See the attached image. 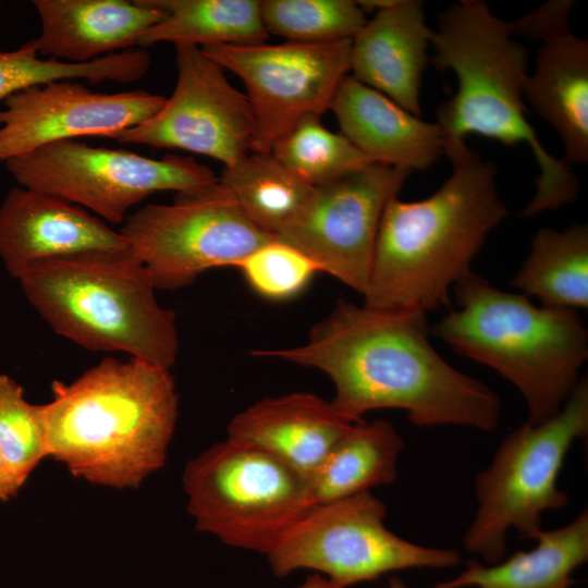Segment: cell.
I'll return each instance as SVG.
<instances>
[{
  "label": "cell",
  "mask_w": 588,
  "mask_h": 588,
  "mask_svg": "<svg viewBox=\"0 0 588 588\" xmlns=\"http://www.w3.org/2000/svg\"><path fill=\"white\" fill-rule=\"evenodd\" d=\"M352 39L323 44L207 45L200 49L241 78L252 108L253 152L269 154L273 144L308 117L330 109L341 81L350 73Z\"/></svg>",
  "instance_id": "cell-12"
},
{
  "label": "cell",
  "mask_w": 588,
  "mask_h": 588,
  "mask_svg": "<svg viewBox=\"0 0 588 588\" xmlns=\"http://www.w3.org/2000/svg\"><path fill=\"white\" fill-rule=\"evenodd\" d=\"M387 507L371 491L314 505L267 554L278 577L305 568L340 588L408 568H448L461 563L454 549L422 547L384 525Z\"/></svg>",
  "instance_id": "cell-9"
},
{
  "label": "cell",
  "mask_w": 588,
  "mask_h": 588,
  "mask_svg": "<svg viewBox=\"0 0 588 588\" xmlns=\"http://www.w3.org/2000/svg\"><path fill=\"white\" fill-rule=\"evenodd\" d=\"M511 285L528 297H537L544 307L587 308V224L573 223L562 231L539 229Z\"/></svg>",
  "instance_id": "cell-24"
},
{
  "label": "cell",
  "mask_w": 588,
  "mask_h": 588,
  "mask_svg": "<svg viewBox=\"0 0 588 588\" xmlns=\"http://www.w3.org/2000/svg\"><path fill=\"white\" fill-rule=\"evenodd\" d=\"M183 486L197 530L265 555L315 505L306 476L228 437L186 464Z\"/></svg>",
  "instance_id": "cell-8"
},
{
  "label": "cell",
  "mask_w": 588,
  "mask_h": 588,
  "mask_svg": "<svg viewBox=\"0 0 588 588\" xmlns=\"http://www.w3.org/2000/svg\"><path fill=\"white\" fill-rule=\"evenodd\" d=\"M387 588H408L400 578L391 577Z\"/></svg>",
  "instance_id": "cell-34"
},
{
  "label": "cell",
  "mask_w": 588,
  "mask_h": 588,
  "mask_svg": "<svg viewBox=\"0 0 588 588\" xmlns=\"http://www.w3.org/2000/svg\"><path fill=\"white\" fill-rule=\"evenodd\" d=\"M133 74L134 64L126 52L107 54L87 63H66L40 57L29 39L15 50L0 52V100L22 89L59 79L127 84Z\"/></svg>",
  "instance_id": "cell-29"
},
{
  "label": "cell",
  "mask_w": 588,
  "mask_h": 588,
  "mask_svg": "<svg viewBox=\"0 0 588 588\" xmlns=\"http://www.w3.org/2000/svg\"><path fill=\"white\" fill-rule=\"evenodd\" d=\"M452 290L457 308L431 333L515 385L527 405V422L555 416L588 358V331L579 314L536 306L528 296L497 289L473 271Z\"/></svg>",
  "instance_id": "cell-5"
},
{
  "label": "cell",
  "mask_w": 588,
  "mask_h": 588,
  "mask_svg": "<svg viewBox=\"0 0 588 588\" xmlns=\"http://www.w3.org/2000/svg\"><path fill=\"white\" fill-rule=\"evenodd\" d=\"M174 47L177 76L172 95L154 117L109 138L181 149L230 167L253 149L255 123L248 99L200 47Z\"/></svg>",
  "instance_id": "cell-13"
},
{
  "label": "cell",
  "mask_w": 588,
  "mask_h": 588,
  "mask_svg": "<svg viewBox=\"0 0 588 588\" xmlns=\"http://www.w3.org/2000/svg\"><path fill=\"white\" fill-rule=\"evenodd\" d=\"M425 319L419 314L339 299L311 327L303 345L258 350L252 355L324 372L334 385L331 404L352 422L370 411L395 408L418 427L495 430L501 415L499 395L439 355L428 339Z\"/></svg>",
  "instance_id": "cell-1"
},
{
  "label": "cell",
  "mask_w": 588,
  "mask_h": 588,
  "mask_svg": "<svg viewBox=\"0 0 588 588\" xmlns=\"http://www.w3.org/2000/svg\"><path fill=\"white\" fill-rule=\"evenodd\" d=\"M404 441L388 420L355 421L308 478L315 505L389 485Z\"/></svg>",
  "instance_id": "cell-23"
},
{
  "label": "cell",
  "mask_w": 588,
  "mask_h": 588,
  "mask_svg": "<svg viewBox=\"0 0 588 588\" xmlns=\"http://www.w3.org/2000/svg\"><path fill=\"white\" fill-rule=\"evenodd\" d=\"M166 13L139 39L138 47L175 45H254L265 42L258 0H150Z\"/></svg>",
  "instance_id": "cell-25"
},
{
  "label": "cell",
  "mask_w": 588,
  "mask_h": 588,
  "mask_svg": "<svg viewBox=\"0 0 588 588\" xmlns=\"http://www.w3.org/2000/svg\"><path fill=\"white\" fill-rule=\"evenodd\" d=\"M409 173L370 162L315 186L302 211L277 240L305 255L318 271L364 295L383 210Z\"/></svg>",
  "instance_id": "cell-14"
},
{
  "label": "cell",
  "mask_w": 588,
  "mask_h": 588,
  "mask_svg": "<svg viewBox=\"0 0 588 588\" xmlns=\"http://www.w3.org/2000/svg\"><path fill=\"white\" fill-rule=\"evenodd\" d=\"M260 13L268 34L301 44L353 39L367 21L352 0H265Z\"/></svg>",
  "instance_id": "cell-28"
},
{
  "label": "cell",
  "mask_w": 588,
  "mask_h": 588,
  "mask_svg": "<svg viewBox=\"0 0 588 588\" xmlns=\"http://www.w3.org/2000/svg\"><path fill=\"white\" fill-rule=\"evenodd\" d=\"M572 0H552L512 23L514 34L540 40L525 99L561 136L562 160L588 161V41L568 24Z\"/></svg>",
  "instance_id": "cell-16"
},
{
  "label": "cell",
  "mask_w": 588,
  "mask_h": 588,
  "mask_svg": "<svg viewBox=\"0 0 588 588\" xmlns=\"http://www.w3.org/2000/svg\"><path fill=\"white\" fill-rule=\"evenodd\" d=\"M587 432L585 377L555 416L509 433L489 467L476 476L478 510L464 535L465 549L494 564L505 555L511 528L534 539L542 529L543 512L567 505V493L558 488L559 474L572 443Z\"/></svg>",
  "instance_id": "cell-7"
},
{
  "label": "cell",
  "mask_w": 588,
  "mask_h": 588,
  "mask_svg": "<svg viewBox=\"0 0 588 588\" xmlns=\"http://www.w3.org/2000/svg\"><path fill=\"white\" fill-rule=\"evenodd\" d=\"M236 268L257 293L272 299L299 293L318 271L305 255L277 238L254 250Z\"/></svg>",
  "instance_id": "cell-31"
},
{
  "label": "cell",
  "mask_w": 588,
  "mask_h": 588,
  "mask_svg": "<svg viewBox=\"0 0 588 588\" xmlns=\"http://www.w3.org/2000/svg\"><path fill=\"white\" fill-rule=\"evenodd\" d=\"M430 46L433 66L452 71L457 79L456 93L437 109L443 154L464 147L470 134L506 146L526 144L539 175L522 215L532 217L574 201L579 185L571 167L544 148L527 120V51L514 39L512 23L481 0H462L438 15Z\"/></svg>",
  "instance_id": "cell-3"
},
{
  "label": "cell",
  "mask_w": 588,
  "mask_h": 588,
  "mask_svg": "<svg viewBox=\"0 0 588 588\" xmlns=\"http://www.w3.org/2000/svg\"><path fill=\"white\" fill-rule=\"evenodd\" d=\"M125 247L120 231L88 210L49 194L16 186L0 206V259L17 280L42 260Z\"/></svg>",
  "instance_id": "cell-17"
},
{
  "label": "cell",
  "mask_w": 588,
  "mask_h": 588,
  "mask_svg": "<svg viewBox=\"0 0 588 588\" xmlns=\"http://www.w3.org/2000/svg\"><path fill=\"white\" fill-rule=\"evenodd\" d=\"M4 163L19 186L72 203L112 224L123 223L154 193H188L218 181L193 157L152 159L76 139L45 145Z\"/></svg>",
  "instance_id": "cell-10"
},
{
  "label": "cell",
  "mask_w": 588,
  "mask_h": 588,
  "mask_svg": "<svg viewBox=\"0 0 588 588\" xmlns=\"http://www.w3.org/2000/svg\"><path fill=\"white\" fill-rule=\"evenodd\" d=\"M330 110L341 133L371 162L425 171L443 154L439 125L420 119L347 74Z\"/></svg>",
  "instance_id": "cell-20"
},
{
  "label": "cell",
  "mask_w": 588,
  "mask_h": 588,
  "mask_svg": "<svg viewBox=\"0 0 588 588\" xmlns=\"http://www.w3.org/2000/svg\"><path fill=\"white\" fill-rule=\"evenodd\" d=\"M298 588H340L320 574H313Z\"/></svg>",
  "instance_id": "cell-33"
},
{
  "label": "cell",
  "mask_w": 588,
  "mask_h": 588,
  "mask_svg": "<svg viewBox=\"0 0 588 588\" xmlns=\"http://www.w3.org/2000/svg\"><path fill=\"white\" fill-rule=\"evenodd\" d=\"M40 34L30 39L40 57L87 63L138 47L142 36L164 19L150 0H34Z\"/></svg>",
  "instance_id": "cell-19"
},
{
  "label": "cell",
  "mask_w": 588,
  "mask_h": 588,
  "mask_svg": "<svg viewBox=\"0 0 588 588\" xmlns=\"http://www.w3.org/2000/svg\"><path fill=\"white\" fill-rule=\"evenodd\" d=\"M23 485L0 453V500L7 501L15 497Z\"/></svg>",
  "instance_id": "cell-32"
},
{
  "label": "cell",
  "mask_w": 588,
  "mask_h": 588,
  "mask_svg": "<svg viewBox=\"0 0 588 588\" xmlns=\"http://www.w3.org/2000/svg\"><path fill=\"white\" fill-rule=\"evenodd\" d=\"M44 405L48 453L75 477L136 488L164 464L179 400L170 369L107 357Z\"/></svg>",
  "instance_id": "cell-4"
},
{
  "label": "cell",
  "mask_w": 588,
  "mask_h": 588,
  "mask_svg": "<svg viewBox=\"0 0 588 588\" xmlns=\"http://www.w3.org/2000/svg\"><path fill=\"white\" fill-rule=\"evenodd\" d=\"M0 453L23 483L49 455L44 405L28 403L23 387L3 373H0Z\"/></svg>",
  "instance_id": "cell-30"
},
{
  "label": "cell",
  "mask_w": 588,
  "mask_h": 588,
  "mask_svg": "<svg viewBox=\"0 0 588 588\" xmlns=\"http://www.w3.org/2000/svg\"><path fill=\"white\" fill-rule=\"evenodd\" d=\"M19 281L50 328L77 345L174 365L175 314L159 304L149 271L128 247L42 260Z\"/></svg>",
  "instance_id": "cell-6"
},
{
  "label": "cell",
  "mask_w": 588,
  "mask_h": 588,
  "mask_svg": "<svg viewBox=\"0 0 588 588\" xmlns=\"http://www.w3.org/2000/svg\"><path fill=\"white\" fill-rule=\"evenodd\" d=\"M537 544L488 566L469 560L453 579L434 588H571L572 573L588 560V512L553 530L541 529Z\"/></svg>",
  "instance_id": "cell-22"
},
{
  "label": "cell",
  "mask_w": 588,
  "mask_h": 588,
  "mask_svg": "<svg viewBox=\"0 0 588 588\" xmlns=\"http://www.w3.org/2000/svg\"><path fill=\"white\" fill-rule=\"evenodd\" d=\"M453 170L430 196H393L383 210L364 305L426 316L471 270L488 234L509 215L497 168L467 146L448 156Z\"/></svg>",
  "instance_id": "cell-2"
},
{
  "label": "cell",
  "mask_w": 588,
  "mask_h": 588,
  "mask_svg": "<svg viewBox=\"0 0 588 588\" xmlns=\"http://www.w3.org/2000/svg\"><path fill=\"white\" fill-rule=\"evenodd\" d=\"M432 34L420 1L392 0L353 37L350 75L420 117Z\"/></svg>",
  "instance_id": "cell-18"
},
{
  "label": "cell",
  "mask_w": 588,
  "mask_h": 588,
  "mask_svg": "<svg viewBox=\"0 0 588 588\" xmlns=\"http://www.w3.org/2000/svg\"><path fill=\"white\" fill-rule=\"evenodd\" d=\"M120 233L158 289L192 284L203 272L236 267L275 240L253 224L218 181L180 193L171 204H148L128 215Z\"/></svg>",
  "instance_id": "cell-11"
},
{
  "label": "cell",
  "mask_w": 588,
  "mask_h": 588,
  "mask_svg": "<svg viewBox=\"0 0 588 588\" xmlns=\"http://www.w3.org/2000/svg\"><path fill=\"white\" fill-rule=\"evenodd\" d=\"M353 422L307 392L262 399L236 414L226 437L254 445L307 478Z\"/></svg>",
  "instance_id": "cell-21"
},
{
  "label": "cell",
  "mask_w": 588,
  "mask_h": 588,
  "mask_svg": "<svg viewBox=\"0 0 588 588\" xmlns=\"http://www.w3.org/2000/svg\"><path fill=\"white\" fill-rule=\"evenodd\" d=\"M218 177L247 219L275 238L298 216L315 187L271 154L253 151L223 168Z\"/></svg>",
  "instance_id": "cell-26"
},
{
  "label": "cell",
  "mask_w": 588,
  "mask_h": 588,
  "mask_svg": "<svg viewBox=\"0 0 588 588\" xmlns=\"http://www.w3.org/2000/svg\"><path fill=\"white\" fill-rule=\"evenodd\" d=\"M320 118L299 121L269 152L311 186L327 184L371 162L341 132L328 130Z\"/></svg>",
  "instance_id": "cell-27"
},
{
  "label": "cell",
  "mask_w": 588,
  "mask_h": 588,
  "mask_svg": "<svg viewBox=\"0 0 588 588\" xmlns=\"http://www.w3.org/2000/svg\"><path fill=\"white\" fill-rule=\"evenodd\" d=\"M166 97L144 89L101 93L59 79L12 94L0 109V162L82 136L109 138L154 117Z\"/></svg>",
  "instance_id": "cell-15"
}]
</instances>
